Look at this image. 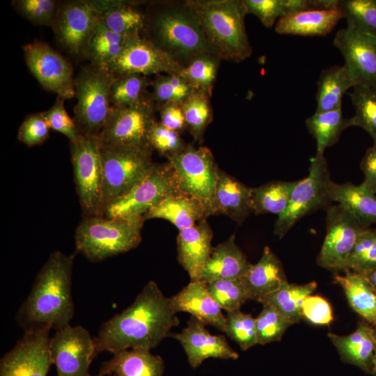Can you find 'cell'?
Here are the masks:
<instances>
[{
  "instance_id": "cell-15",
  "label": "cell",
  "mask_w": 376,
  "mask_h": 376,
  "mask_svg": "<svg viewBox=\"0 0 376 376\" xmlns=\"http://www.w3.org/2000/svg\"><path fill=\"white\" fill-rule=\"evenodd\" d=\"M23 52L28 68L44 88L65 100L75 97L73 68L68 59L38 40L25 45Z\"/></svg>"
},
{
  "instance_id": "cell-35",
  "label": "cell",
  "mask_w": 376,
  "mask_h": 376,
  "mask_svg": "<svg viewBox=\"0 0 376 376\" xmlns=\"http://www.w3.org/2000/svg\"><path fill=\"white\" fill-rule=\"evenodd\" d=\"M317 285L315 281L304 285L287 282L277 290L263 298L260 303L272 306L293 324L303 318L304 301L315 291Z\"/></svg>"
},
{
  "instance_id": "cell-9",
  "label": "cell",
  "mask_w": 376,
  "mask_h": 376,
  "mask_svg": "<svg viewBox=\"0 0 376 376\" xmlns=\"http://www.w3.org/2000/svg\"><path fill=\"white\" fill-rule=\"evenodd\" d=\"M98 136L70 142L74 179L83 217L102 216V166Z\"/></svg>"
},
{
  "instance_id": "cell-37",
  "label": "cell",
  "mask_w": 376,
  "mask_h": 376,
  "mask_svg": "<svg viewBox=\"0 0 376 376\" xmlns=\"http://www.w3.org/2000/svg\"><path fill=\"white\" fill-rule=\"evenodd\" d=\"M152 79L140 74H127L114 77L111 86V105L133 106L153 100L148 87Z\"/></svg>"
},
{
  "instance_id": "cell-11",
  "label": "cell",
  "mask_w": 376,
  "mask_h": 376,
  "mask_svg": "<svg viewBox=\"0 0 376 376\" xmlns=\"http://www.w3.org/2000/svg\"><path fill=\"white\" fill-rule=\"evenodd\" d=\"M308 175L297 182L286 210L275 222L274 234L283 238L296 222L308 213L327 205L330 201L327 185L331 180L324 156L315 155L310 160Z\"/></svg>"
},
{
  "instance_id": "cell-41",
  "label": "cell",
  "mask_w": 376,
  "mask_h": 376,
  "mask_svg": "<svg viewBox=\"0 0 376 376\" xmlns=\"http://www.w3.org/2000/svg\"><path fill=\"white\" fill-rule=\"evenodd\" d=\"M350 97L354 115L350 118V126L363 128L376 144V91L363 86H354Z\"/></svg>"
},
{
  "instance_id": "cell-21",
  "label": "cell",
  "mask_w": 376,
  "mask_h": 376,
  "mask_svg": "<svg viewBox=\"0 0 376 376\" xmlns=\"http://www.w3.org/2000/svg\"><path fill=\"white\" fill-rule=\"evenodd\" d=\"M173 310L187 312L221 331L226 332V316L209 292L207 283L191 281L179 292L169 298Z\"/></svg>"
},
{
  "instance_id": "cell-38",
  "label": "cell",
  "mask_w": 376,
  "mask_h": 376,
  "mask_svg": "<svg viewBox=\"0 0 376 376\" xmlns=\"http://www.w3.org/2000/svg\"><path fill=\"white\" fill-rule=\"evenodd\" d=\"M125 39V36L113 32L100 22L90 41L86 59L94 65L107 69L120 54Z\"/></svg>"
},
{
  "instance_id": "cell-29",
  "label": "cell",
  "mask_w": 376,
  "mask_h": 376,
  "mask_svg": "<svg viewBox=\"0 0 376 376\" xmlns=\"http://www.w3.org/2000/svg\"><path fill=\"white\" fill-rule=\"evenodd\" d=\"M342 18L343 15L339 10H309L281 17L275 31L301 36H326Z\"/></svg>"
},
{
  "instance_id": "cell-1",
  "label": "cell",
  "mask_w": 376,
  "mask_h": 376,
  "mask_svg": "<svg viewBox=\"0 0 376 376\" xmlns=\"http://www.w3.org/2000/svg\"><path fill=\"white\" fill-rule=\"evenodd\" d=\"M175 315L170 299L154 281H148L129 307L101 325L93 338L95 356L104 351L150 350L179 324Z\"/></svg>"
},
{
  "instance_id": "cell-10",
  "label": "cell",
  "mask_w": 376,
  "mask_h": 376,
  "mask_svg": "<svg viewBox=\"0 0 376 376\" xmlns=\"http://www.w3.org/2000/svg\"><path fill=\"white\" fill-rule=\"evenodd\" d=\"M179 193L170 164H156L144 179L112 201L105 208L103 217H143L167 197Z\"/></svg>"
},
{
  "instance_id": "cell-25",
  "label": "cell",
  "mask_w": 376,
  "mask_h": 376,
  "mask_svg": "<svg viewBox=\"0 0 376 376\" xmlns=\"http://www.w3.org/2000/svg\"><path fill=\"white\" fill-rule=\"evenodd\" d=\"M94 376H163L165 363L148 350L130 349L113 354Z\"/></svg>"
},
{
  "instance_id": "cell-6",
  "label": "cell",
  "mask_w": 376,
  "mask_h": 376,
  "mask_svg": "<svg viewBox=\"0 0 376 376\" xmlns=\"http://www.w3.org/2000/svg\"><path fill=\"white\" fill-rule=\"evenodd\" d=\"M152 151L150 148L101 144L102 216L112 201L127 194L152 171L156 164Z\"/></svg>"
},
{
  "instance_id": "cell-14",
  "label": "cell",
  "mask_w": 376,
  "mask_h": 376,
  "mask_svg": "<svg viewBox=\"0 0 376 376\" xmlns=\"http://www.w3.org/2000/svg\"><path fill=\"white\" fill-rule=\"evenodd\" d=\"M327 233L317 263L331 271H345L347 260L366 228L340 205L327 209Z\"/></svg>"
},
{
  "instance_id": "cell-52",
  "label": "cell",
  "mask_w": 376,
  "mask_h": 376,
  "mask_svg": "<svg viewBox=\"0 0 376 376\" xmlns=\"http://www.w3.org/2000/svg\"><path fill=\"white\" fill-rule=\"evenodd\" d=\"M247 14L256 16L266 27H271L285 16L283 0H244Z\"/></svg>"
},
{
  "instance_id": "cell-8",
  "label": "cell",
  "mask_w": 376,
  "mask_h": 376,
  "mask_svg": "<svg viewBox=\"0 0 376 376\" xmlns=\"http://www.w3.org/2000/svg\"><path fill=\"white\" fill-rule=\"evenodd\" d=\"M167 159L179 192L200 201L207 217L217 214L215 191L219 169L210 150L187 145L183 150Z\"/></svg>"
},
{
  "instance_id": "cell-42",
  "label": "cell",
  "mask_w": 376,
  "mask_h": 376,
  "mask_svg": "<svg viewBox=\"0 0 376 376\" xmlns=\"http://www.w3.org/2000/svg\"><path fill=\"white\" fill-rule=\"evenodd\" d=\"M347 27L376 36V0L339 1Z\"/></svg>"
},
{
  "instance_id": "cell-39",
  "label": "cell",
  "mask_w": 376,
  "mask_h": 376,
  "mask_svg": "<svg viewBox=\"0 0 376 376\" xmlns=\"http://www.w3.org/2000/svg\"><path fill=\"white\" fill-rule=\"evenodd\" d=\"M221 60L215 54L201 55L183 68L180 74L194 91L211 96Z\"/></svg>"
},
{
  "instance_id": "cell-23",
  "label": "cell",
  "mask_w": 376,
  "mask_h": 376,
  "mask_svg": "<svg viewBox=\"0 0 376 376\" xmlns=\"http://www.w3.org/2000/svg\"><path fill=\"white\" fill-rule=\"evenodd\" d=\"M240 280L249 299L258 302L288 282L281 261L269 246H265L259 261Z\"/></svg>"
},
{
  "instance_id": "cell-19",
  "label": "cell",
  "mask_w": 376,
  "mask_h": 376,
  "mask_svg": "<svg viewBox=\"0 0 376 376\" xmlns=\"http://www.w3.org/2000/svg\"><path fill=\"white\" fill-rule=\"evenodd\" d=\"M333 45L343 55L354 86L376 91V36L346 27L337 31Z\"/></svg>"
},
{
  "instance_id": "cell-26",
  "label": "cell",
  "mask_w": 376,
  "mask_h": 376,
  "mask_svg": "<svg viewBox=\"0 0 376 376\" xmlns=\"http://www.w3.org/2000/svg\"><path fill=\"white\" fill-rule=\"evenodd\" d=\"M251 266L233 235L213 248L198 281L208 283L216 280L240 279Z\"/></svg>"
},
{
  "instance_id": "cell-40",
  "label": "cell",
  "mask_w": 376,
  "mask_h": 376,
  "mask_svg": "<svg viewBox=\"0 0 376 376\" xmlns=\"http://www.w3.org/2000/svg\"><path fill=\"white\" fill-rule=\"evenodd\" d=\"M209 95L194 91L182 104L185 122L194 141H203L205 131L212 118Z\"/></svg>"
},
{
  "instance_id": "cell-30",
  "label": "cell",
  "mask_w": 376,
  "mask_h": 376,
  "mask_svg": "<svg viewBox=\"0 0 376 376\" xmlns=\"http://www.w3.org/2000/svg\"><path fill=\"white\" fill-rule=\"evenodd\" d=\"M206 217L205 209L200 201L181 193L167 197L143 216L145 221L155 218L166 219L179 230L194 226Z\"/></svg>"
},
{
  "instance_id": "cell-51",
  "label": "cell",
  "mask_w": 376,
  "mask_h": 376,
  "mask_svg": "<svg viewBox=\"0 0 376 376\" xmlns=\"http://www.w3.org/2000/svg\"><path fill=\"white\" fill-rule=\"evenodd\" d=\"M49 130L42 112L31 113L21 123L17 139L28 147L39 146L48 139Z\"/></svg>"
},
{
  "instance_id": "cell-3",
  "label": "cell",
  "mask_w": 376,
  "mask_h": 376,
  "mask_svg": "<svg viewBox=\"0 0 376 376\" xmlns=\"http://www.w3.org/2000/svg\"><path fill=\"white\" fill-rule=\"evenodd\" d=\"M144 11L145 25L141 35L182 68L201 55L218 56L187 1H154Z\"/></svg>"
},
{
  "instance_id": "cell-24",
  "label": "cell",
  "mask_w": 376,
  "mask_h": 376,
  "mask_svg": "<svg viewBox=\"0 0 376 376\" xmlns=\"http://www.w3.org/2000/svg\"><path fill=\"white\" fill-rule=\"evenodd\" d=\"M100 22L113 32L127 37L141 33L145 11L140 3L122 0H91Z\"/></svg>"
},
{
  "instance_id": "cell-45",
  "label": "cell",
  "mask_w": 376,
  "mask_h": 376,
  "mask_svg": "<svg viewBox=\"0 0 376 376\" xmlns=\"http://www.w3.org/2000/svg\"><path fill=\"white\" fill-rule=\"evenodd\" d=\"M263 310L256 318L258 344L265 345L280 340L292 324L269 304H263Z\"/></svg>"
},
{
  "instance_id": "cell-47",
  "label": "cell",
  "mask_w": 376,
  "mask_h": 376,
  "mask_svg": "<svg viewBox=\"0 0 376 376\" xmlns=\"http://www.w3.org/2000/svg\"><path fill=\"white\" fill-rule=\"evenodd\" d=\"M207 284L212 297L227 313L240 310L241 306L249 299L240 279L216 280Z\"/></svg>"
},
{
  "instance_id": "cell-28",
  "label": "cell",
  "mask_w": 376,
  "mask_h": 376,
  "mask_svg": "<svg viewBox=\"0 0 376 376\" xmlns=\"http://www.w3.org/2000/svg\"><path fill=\"white\" fill-rule=\"evenodd\" d=\"M252 188L219 170L215 191L217 213L223 214L238 224L253 212Z\"/></svg>"
},
{
  "instance_id": "cell-43",
  "label": "cell",
  "mask_w": 376,
  "mask_h": 376,
  "mask_svg": "<svg viewBox=\"0 0 376 376\" xmlns=\"http://www.w3.org/2000/svg\"><path fill=\"white\" fill-rule=\"evenodd\" d=\"M151 87L152 97L156 104L169 102L182 104L194 91L178 73L155 75Z\"/></svg>"
},
{
  "instance_id": "cell-7",
  "label": "cell",
  "mask_w": 376,
  "mask_h": 376,
  "mask_svg": "<svg viewBox=\"0 0 376 376\" xmlns=\"http://www.w3.org/2000/svg\"><path fill=\"white\" fill-rule=\"evenodd\" d=\"M113 79L107 69L90 63L83 66L75 78L77 102L73 120L81 135L99 137L111 106Z\"/></svg>"
},
{
  "instance_id": "cell-18",
  "label": "cell",
  "mask_w": 376,
  "mask_h": 376,
  "mask_svg": "<svg viewBox=\"0 0 376 376\" xmlns=\"http://www.w3.org/2000/svg\"><path fill=\"white\" fill-rule=\"evenodd\" d=\"M49 348L57 376H91L89 367L95 357V343L84 327L70 324L56 331Z\"/></svg>"
},
{
  "instance_id": "cell-2",
  "label": "cell",
  "mask_w": 376,
  "mask_h": 376,
  "mask_svg": "<svg viewBox=\"0 0 376 376\" xmlns=\"http://www.w3.org/2000/svg\"><path fill=\"white\" fill-rule=\"evenodd\" d=\"M75 253L52 252L38 272L31 290L16 315L18 324L29 331H56L70 325L75 313L71 287Z\"/></svg>"
},
{
  "instance_id": "cell-44",
  "label": "cell",
  "mask_w": 376,
  "mask_h": 376,
  "mask_svg": "<svg viewBox=\"0 0 376 376\" xmlns=\"http://www.w3.org/2000/svg\"><path fill=\"white\" fill-rule=\"evenodd\" d=\"M375 269L376 229L368 228L359 235L347 260L345 270L367 274Z\"/></svg>"
},
{
  "instance_id": "cell-16",
  "label": "cell",
  "mask_w": 376,
  "mask_h": 376,
  "mask_svg": "<svg viewBox=\"0 0 376 376\" xmlns=\"http://www.w3.org/2000/svg\"><path fill=\"white\" fill-rule=\"evenodd\" d=\"M183 68L141 33L125 37L118 56L108 65L114 77L127 74L145 76L180 74Z\"/></svg>"
},
{
  "instance_id": "cell-57",
  "label": "cell",
  "mask_w": 376,
  "mask_h": 376,
  "mask_svg": "<svg viewBox=\"0 0 376 376\" xmlns=\"http://www.w3.org/2000/svg\"><path fill=\"white\" fill-rule=\"evenodd\" d=\"M370 373L375 375H376V347H375V354H374V358H373V365H372V368H371V370H370Z\"/></svg>"
},
{
  "instance_id": "cell-49",
  "label": "cell",
  "mask_w": 376,
  "mask_h": 376,
  "mask_svg": "<svg viewBox=\"0 0 376 376\" xmlns=\"http://www.w3.org/2000/svg\"><path fill=\"white\" fill-rule=\"evenodd\" d=\"M148 143L152 150L166 158L179 153L187 146L179 132L168 129L156 120L150 127Z\"/></svg>"
},
{
  "instance_id": "cell-17",
  "label": "cell",
  "mask_w": 376,
  "mask_h": 376,
  "mask_svg": "<svg viewBox=\"0 0 376 376\" xmlns=\"http://www.w3.org/2000/svg\"><path fill=\"white\" fill-rule=\"evenodd\" d=\"M49 328L25 331L0 360V376H47L53 364Z\"/></svg>"
},
{
  "instance_id": "cell-32",
  "label": "cell",
  "mask_w": 376,
  "mask_h": 376,
  "mask_svg": "<svg viewBox=\"0 0 376 376\" xmlns=\"http://www.w3.org/2000/svg\"><path fill=\"white\" fill-rule=\"evenodd\" d=\"M343 289L351 308L368 322L376 326V288L366 274L345 270L334 276Z\"/></svg>"
},
{
  "instance_id": "cell-31",
  "label": "cell",
  "mask_w": 376,
  "mask_h": 376,
  "mask_svg": "<svg viewBox=\"0 0 376 376\" xmlns=\"http://www.w3.org/2000/svg\"><path fill=\"white\" fill-rule=\"evenodd\" d=\"M328 336L344 362L370 373L376 347L373 328L361 324L349 335L338 336L329 333Z\"/></svg>"
},
{
  "instance_id": "cell-12",
  "label": "cell",
  "mask_w": 376,
  "mask_h": 376,
  "mask_svg": "<svg viewBox=\"0 0 376 376\" xmlns=\"http://www.w3.org/2000/svg\"><path fill=\"white\" fill-rule=\"evenodd\" d=\"M100 22L90 1H60L52 26L58 44L76 59H86L88 47Z\"/></svg>"
},
{
  "instance_id": "cell-46",
  "label": "cell",
  "mask_w": 376,
  "mask_h": 376,
  "mask_svg": "<svg viewBox=\"0 0 376 376\" xmlns=\"http://www.w3.org/2000/svg\"><path fill=\"white\" fill-rule=\"evenodd\" d=\"M60 1L55 0H14L11 5L22 17L36 25L52 28Z\"/></svg>"
},
{
  "instance_id": "cell-4",
  "label": "cell",
  "mask_w": 376,
  "mask_h": 376,
  "mask_svg": "<svg viewBox=\"0 0 376 376\" xmlns=\"http://www.w3.org/2000/svg\"><path fill=\"white\" fill-rule=\"evenodd\" d=\"M187 1L196 14L207 42L221 59L239 63L251 56L244 0Z\"/></svg>"
},
{
  "instance_id": "cell-20",
  "label": "cell",
  "mask_w": 376,
  "mask_h": 376,
  "mask_svg": "<svg viewBox=\"0 0 376 376\" xmlns=\"http://www.w3.org/2000/svg\"><path fill=\"white\" fill-rule=\"evenodd\" d=\"M183 347L190 366L197 368L209 358L237 359V353L222 335H212L205 324L191 316L181 332L170 335Z\"/></svg>"
},
{
  "instance_id": "cell-50",
  "label": "cell",
  "mask_w": 376,
  "mask_h": 376,
  "mask_svg": "<svg viewBox=\"0 0 376 376\" xmlns=\"http://www.w3.org/2000/svg\"><path fill=\"white\" fill-rule=\"evenodd\" d=\"M64 99L57 96L54 104L48 109L42 112L50 129L65 136L70 142L75 141L81 135L73 120L68 113Z\"/></svg>"
},
{
  "instance_id": "cell-58",
  "label": "cell",
  "mask_w": 376,
  "mask_h": 376,
  "mask_svg": "<svg viewBox=\"0 0 376 376\" xmlns=\"http://www.w3.org/2000/svg\"><path fill=\"white\" fill-rule=\"evenodd\" d=\"M373 335L374 338H375V340L376 341V328L373 329Z\"/></svg>"
},
{
  "instance_id": "cell-48",
  "label": "cell",
  "mask_w": 376,
  "mask_h": 376,
  "mask_svg": "<svg viewBox=\"0 0 376 376\" xmlns=\"http://www.w3.org/2000/svg\"><path fill=\"white\" fill-rule=\"evenodd\" d=\"M226 334L237 343L242 350L258 344L256 318L240 310L227 313Z\"/></svg>"
},
{
  "instance_id": "cell-56",
  "label": "cell",
  "mask_w": 376,
  "mask_h": 376,
  "mask_svg": "<svg viewBox=\"0 0 376 376\" xmlns=\"http://www.w3.org/2000/svg\"><path fill=\"white\" fill-rule=\"evenodd\" d=\"M368 279L376 288V269L366 274Z\"/></svg>"
},
{
  "instance_id": "cell-27",
  "label": "cell",
  "mask_w": 376,
  "mask_h": 376,
  "mask_svg": "<svg viewBox=\"0 0 376 376\" xmlns=\"http://www.w3.org/2000/svg\"><path fill=\"white\" fill-rule=\"evenodd\" d=\"M326 188L329 201L338 203L364 227L376 224V196L362 184H337L330 180Z\"/></svg>"
},
{
  "instance_id": "cell-13",
  "label": "cell",
  "mask_w": 376,
  "mask_h": 376,
  "mask_svg": "<svg viewBox=\"0 0 376 376\" xmlns=\"http://www.w3.org/2000/svg\"><path fill=\"white\" fill-rule=\"evenodd\" d=\"M156 110L153 100L133 106L111 105L99 135L101 144L152 148L148 143V132L156 120Z\"/></svg>"
},
{
  "instance_id": "cell-34",
  "label": "cell",
  "mask_w": 376,
  "mask_h": 376,
  "mask_svg": "<svg viewBox=\"0 0 376 376\" xmlns=\"http://www.w3.org/2000/svg\"><path fill=\"white\" fill-rule=\"evenodd\" d=\"M309 133L316 141L317 156H323L327 148L336 143L345 129L350 126V118L343 116L342 109L315 113L305 121Z\"/></svg>"
},
{
  "instance_id": "cell-5",
  "label": "cell",
  "mask_w": 376,
  "mask_h": 376,
  "mask_svg": "<svg viewBox=\"0 0 376 376\" xmlns=\"http://www.w3.org/2000/svg\"><path fill=\"white\" fill-rule=\"evenodd\" d=\"M144 221L143 217H85L75 230L76 251L91 262L129 251L140 244Z\"/></svg>"
},
{
  "instance_id": "cell-33",
  "label": "cell",
  "mask_w": 376,
  "mask_h": 376,
  "mask_svg": "<svg viewBox=\"0 0 376 376\" xmlns=\"http://www.w3.org/2000/svg\"><path fill=\"white\" fill-rule=\"evenodd\" d=\"M354 86L345 65L323 70L318 81L315 113L340 109L344 94Z\"/></svg>"
},
{
  "instance_id": "cell-53",
  "label": "cell",
  "mask_w": 376,
  "mask_h": 376,
  "mask_svg": "<svg viewBox=\"0 0 376 376\" xmlns=\"http://www.w3.org/2000/svg\"><path fill=\"white\" fill-rule=\"evenodd\" d=\"M303 318L315 324H329L333 320L332 309L329 302L318 295H309L302 306Z\"/></svg>"
},
{
  "instance_id": "cell-54",
  "label": "cell",
  "mask_w": 376,
  "mask_h": 376,
  "mask_svg": "<svg viewBox=\"0 0 376 376\" xmlns=\"http://www.w3.org/2000/svg\"><path fill=\"white\" fill-rule=\"evenodd\" d=\"M156 108L159 112V122L168 129L180 133L187 128L182 104L169 102L156 104Z\"/></svg>"
},
{
  "instance_id": "cell-22",
  "label": "cell",
  "mask_w": 376,
  "mask_h": 376,
  "mask_svg": "<svg viewBox=\"0 0 376 376\" xmlns=\"http://www.w3.org/2000/svg\"><path fill=\"white\" fill-rule=\"evenodd\" d=\"M212 230L204 219L188 228L179 230L177 237L178 259L188 272L191 281H198L212 252Z\"/></svg>"
},
{
  "instance_id": "cell-36",
  "label": "cell",
  "mask_w": 376,
  "mask_h": 376,
  "mask_svg": "<svg viewBox=\"0 0 376 376\" xmlns=\"http://www.w3.org/2000/svg\"><path fill=\"white\" fill-rule=\"evenodd\" d=\"M298 181H276L252 188L251 206L256 215L266 213L279 216L288 207Z\"/></svg>"
},
{
  "instance_id": "cell-55",
  "label": "cell",
  "mask_w": 376,
  "mask_h": 376,
  "mask_svg": "<svg viewBox=\"0 0 376 376\" xmlns=\"http://www.w3.org/2000/svg\"><path fill=\"white\" fill-rule=\"evenodd\" d=\"M361 169L364 175L361 183L373 194H376V144L368 148L361 162Z\"/></svg>"
}]
</instances>
